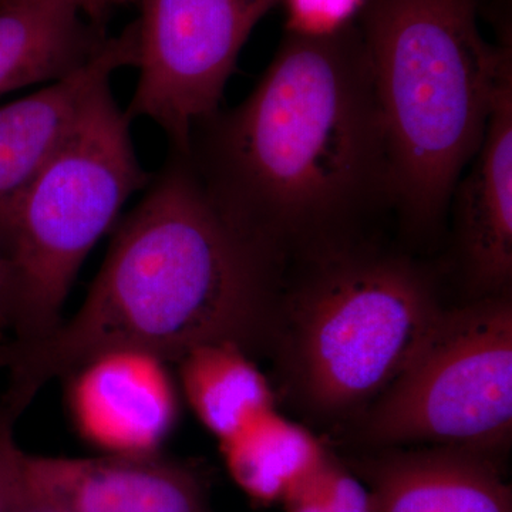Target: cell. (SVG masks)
<instances>
[{
  "label": "cell",
  "instance_id": "obj_1",
  "mask_svg": "<svg viewBox=\"0 0 512 512\" xmlns=\"http://www.w3.org/2000/svg\"><path fill=\"white\" fill-rule=\"evenodd\" d=\"M188 157L217 207L286 262L365 241L363 224L393 212V177L356 19L286 30L247 99L195 124Z\"/></svg>",
  "mask_w": 512,
  "mask_h": 512
},
{
  "label": "cell",
  "instance_id": "obj_2",
  "mask_svg": "<svg viewBox=\"0 0 512 512\" xmlns=\"http://www.w3.org/2000/svg\"><path fill=\"white\" fill-rule=\"evenodd\" d=\"M285 266L217 207L190 157L170 150L143 200L117 225L79 311L36 342L0 343L8 372L0 403L22 416L46 383L109 350L168 363L210 343L247 352L271 318Z\"/></svg>",
  "mask_w": 512,
  "mask_h": 512
},
{
  "label": "cell",
  "instance_id": "obj_3",
  "mask_svg": "<svg viewBox=\"0 0 512 512\" xmlns=\"http://www.w3.org/2000/svg\"><path fill=\"white\" fill-rule=\"evenodd\" d=\"M481 0H365L356 22L372 67L393 177L410 234L439 231L483 143L511 40L485 42Z\"/></svg>",
  "mask_w": 512,
  "mask_h": 512
},
{
  "label": "cell",
  "instance_id": "obj_4",
  "mask_svg": "<svg viewBox=\"0 0 512 512\" xmlns=\"http://www.w3.org/2000/svg\"><path fill=\"white\" fill-rule=\"evenodd\" d=\"M291 299V366L316 412L343 414L390 387L439 322L430 272L357 242L301 259Z\"/></svg>",
  "mask_w": 512,
  "mask_h": 512
},
{
  "label": "cell",
  "instance_id": "obj_5",
  "mask_svg": "<svg viewBox=\"0 0 512 512\" xmlns=\"http://www.w3.org/2000/svg\"><path fill=\"white\" fill-rule=\"evenodd\" d=\"M110 80L84 101L62 146L20 195L0 227L13 278L10 345L42 339L77 272L134 192L153 180L140 161Z\"/></svg>",
  "mask_w": 512,
  "mask_h": 512
},
{
  "label": "cell",
  "instance_id": "obj_6",
  "mask_svg": "<svg viewBox=\"0 0 512 512\" xmlns=\"http://www.w3.org/2000/svg\"><path fill=\"white\" fill-rule=\"evenodd\" d=\"M367 439L487 454L512 426L510 291L443 311L402 375L373 403Z\"/></svg>",
  "mask_w": 512,
  "mask_h": 512
},
{
  "label": "cell",
  "instance_id": "obj_7",
  "mask_svg": "<svg viewBox=\"0 0 512 512\" xmlns=\"http://www.w3.org/2000/svg\"><path fill=\"white\" fill-rule=\"evenodd\" d=\"M281 0H134L138 83L126 110L188 156L192 128L220 109L252 30Z\"/></svg>",
  "mask_w": 512,
  "mask_h": 512
},
{
  "label": "cell",
  "instance_id": "obj_8",
  "mask_svg": "<svg viewBox=\"0 0 512 512\" xmlns=\"http://www.w3.org/2000/svg\"><path fill=\"white\" fill-rule=\"evenodd\" d=\"M66 377L74 427L107 454L157 453L174 429L177 387L160 357L109 350Z\"/></svg>",
  "mask_w": 512,
  "mask_h": 512
},
{
  "label": "cell",
  "instance_id": "obj_9",
  "mask_svg": "<svg viewBox=\"0 0 512 512\" xmlns=\"http://www.w3.org/2000/svg\"><path fill=\"white\" fill-rule=\"evenodd\" d=\"M26 493L59 512H210L200 477L150 454L66 458L23 454Z\"/></svg>",
  "mask_w": 512,
  "mask_h": 512
},
{
  "label": "cell",
  "instance_id": "obj_10",
  "mask_svg": "<svg viewBox=\"0 0 512 512\" xmlns=\"http://www.w3.org/2000/svg\"><path fill=\"white\" fill-rule=\"evenodd\" d=\"M457 181L453 210L468 284L485 296L510 291L512 276V63L495 92L483 143Z\"/></svg>",
  "mask_w": 512,
  "mask_h": 512
},
{
  "label": "cell",
  "instance_id": "obj_11",
  "mask_svg": "<svg viewBox=\"0 0 512 512\" xmlns=\"http://www.w3.org/2000/svg\"><path fill=\"white\" fill-rule=\"evenodd\" d=\"M136 20L110 36L86 66L49 87L0 107V227L37 174L69 136L84 101L123 67H136Z\"/></svg>",
  "mask_w": 512,
  "mask_h": 512
},
{
  "label": "cell",
  "instance_id": "obj_12",
  "mask_svg": "<svg viewBox=\"0 0 512 512\" xmlns=\"http://www.w3.org/2000/svg\"><path fill=\"white\" fill-rule=\"evenodd\" d=\"M375 512H512L510 485L485 453L390 451L363 466Z\"/></svg>",
  "mask_w": 512,
  "mask_h": 512
},
{
  "label": "cell",
  "instance_id": "obj_13",
  "mask_svg": "<svg viewBox=\"0 0 512 512\" xmlns=\"http://www.w3.org/2000/svg\"><path fill=\"white\" fill-rule=\"evenodd\" d=\"M109 37L63 6L0 10V96L77 72Z\"/></svg>",
  "mask_w": 512,
  "mask_h": 512
},
{
  "label": "cell",
  "instance_id": "obj_14",
  "mask_svg": "<svg viewBox=\"0 0 512 512\" xmlns=\"http://www.w3.org/2000/svg\"><path fill=\"white\" fill-rule=\"evenodd\" d=\"M220 444L232 480L249 498L266 505L282 503L329 457L311 431L275 409Z\"/></svg>",
  "mask_w": 512,
  "mask_h": 512
},
{
  "label": "cell",
  "instance_id": "obj_15",
  "mask_svg": "<svg viewBox=\"0 0 512 512\" xmlns=\"http://www.w3.org/2000/svg\"><path fill=\"white\" fill-rule=\"evenodd\" d=\"M178 365L188 403L220 443L275 409L268 380L234 343L198 346Z\"/></svg>",
  "mask_w": 512,
  "mask_h": 512
},
{
  "label": "cell",
  "instance_id": "obj_16",
  "mask_svg": "<svg viewBox=\"0 0 512 512\" xmlns=\"http://www.w3.org/2000/svg\"><path fill=\"white\" fill-rule=\"evenodd\" d=\"M282 504L285 512H375L369 488L330 456Z\"/></svg>",
  "mask_w": 512,
  "mask_h": 512
},
{
  "label": "cell",
  "instance_id": "obj_17",
  "mask_svg": "<svg viewBox=\"0 0 512 512\" xmlns=\"http://www.w3.org/2000/svg\"><path fill=\"white\" fill-rule=\"evenodd\" d=\"M286 6V30L303 35H328L359 15L365 0H281Z\"/></svg>",
  "mask_w": 512,
  "mask_h": 512
},
{
  "label": "cell",
  "instance_id": "obj_18",
  "mask_svg": "<svg viewBox=\"0 0 512 512\" xmlns=\"http://www.w3.org/2000/svg\"><path fill=\"white\" fill-rule=\"evenodd\" d=\"M19 417L0 406V512H13L22 483V460L15 439Z\"/></svg>",
  "mask_w": 512,
  "mask_h": 512
},
{
  "label": "cell",
  "instance_id": "obj_19",
  "mask_svg": "<svg viewBox=\"0 0 512 512\" xmlns=\"http://www.w3.org/2000/svg\"><path fill=\"white\" fill-rule=\"evenodd\" d=\"M46 5L76 10L96 28L106 30L114 10L134 5V0H0V10Z\"/></svg>",
  "mask_w": 512,
  "mask_h": 512
},
{
  "label": "cell",
  "instance_id": "obj_20",
  "mask_svg": "<svg viewBox=\"0 0 512 512\" xmlns=\"http://www.w3.org/2000/svg\"><path fill=\"white\" fill-rule=\"evenodd\" d=\"M13 309V278L8 259L0 249V343L9 333Z\"/></svg>",
  "mask_w": 512,
  "mask_h": 512
},
{
  "label": "cell",
  "instance_id": "obj_21",
  "mask_svg": "<svg viewBox=\"0 0 512 512\" xmlns=\"http://www.w3.org/2000/svg\"><path fill=\"white\" fill-rule=\"evenodd\" d=\"M13 512H59L49 505L40 503L39 500L33 498L32 495L26 493L23 483H20V491L18 500H16Z\"/></svg>",
  "mask_w": 512,
  "mask_h": 512
}]
</instances>
